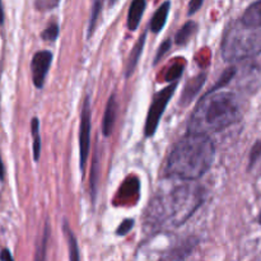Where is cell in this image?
<instances>
[{
    "mask_svg": "<svg viewBox=\"0 0 261 261\" xmlns=\"http://www.w3.org/2000/svg\"><path fill=\"white\" fill-rule=\"evenodd\" d=\"M184 71V66L182 65H175L168 70L167 75H166V81L167 82H172V81H177L180 78V75L182 74Z\"/></svg>",
    "mask_w": 261,
    "mask_h": 261,
    "instance_id": "20",
    "label": "cell"
},
{
    "mask_svg": "<svg viewBox=\"0 0 261 261\" xmlns=\"http://www.w3.org/2000/svg\"><path fill=\"white\" fill-rule=\"evenodd\" d=\"M116 98H115V96L112 94V96L110 97L109 102H107L106 110H105L103 121H102V133H103L105 137H110V135H111L112 129H114L115 125V119H116Z\"/></svg>",
    "mask_w": 261,
    "mask_h": 261,
    "instance_id": "10",
    "label": "cell"
},
{
    "mask_svg": "<svg viewBox=\"0 0 261 261\" xmlns=\"http://www.w3.org/2000/svg\"><path fill=\"white\" fill-rule=\"evenodd\" d=\"M59 0H37L36 7L38 9H50V8H55L58 5Z\"/></svg>",
    "mask_w": 261,
    "mask_h": 261,
    "instance_id": "24",
    "label": "cell"
},
{
    "mask_svg": "<svg viewBox=\"0 0 261 261\" xmlns=\"http://www.w3.org/2000/svg\"><path fill=\"white\" fill-rule=\"evenodd\" d=\"M203 203L200 188L184 186L173 191L167 204V216L175 226L185 223Z\"/></svg>",
    "mask_w": 261,
    "mask_h": 261,
    "instance_id": "4",
    "label": "cell"
},
{
    "mask_svg": "<svg viewBox=\"0 0 261 261\" xmlns=\"http://www.w3.org/2000/svg\"><path fill=\"white\" fill-rule=\"evenodd\" d=\"M64 232H65L66 240H68L69 250H70V260H79V252H78V245H76V240L74 237L73 232L69 228L68 224H64Z\"/></svg>",
    "mask_w": 261,
    "mask_h": 261,
    "instance_id": "17",
    "label": "cell"
},
{
    "mask_svg": "<svg viewBox=\"0 0 261 261\" xmlns=\"http://www.w3.org/2000/svg\"><path fill=\"white\" fill-rule=\"evenodd\" d=\"M242 23L250 27H261V0L252 3L242 15Z\"/></svg>",
    "mask_w": 261,
    "mask_h": 261,
    "instance_id": "12",
    "label": "cell"
},
{
    "mask_svg": "<svg viewBox=\"0 0 261 261\" xmlns=\"http://www.w3.org/2000/svg\"><path fill=\"white\" fill-rule=\"evenodd\" d=\"M214 155L216 149L209 135L189 132L173 147L166 163V175L181 180H198L212 167Z\"/></svg>",
    "mask_w": 261,
    "mask_h": 261,
    "instance_id": "1",
    "label": "cell"
},
{
    "mask_svg": "<svg viewBox=\"0 0 261 261\" xmlns=\"http://www.w3.org/2000/svg\"><path fill=\"white\" fill-rule=\"evenodd\" d=\"M260 221H261V216H260Z\"/></svg>",
    "mask_w": 261,
    "mask_h": 261,
    "instance_id": "30",
    "label": "cell"
},
{
    "mask_svg": "<svg viewBox=\"0 0 261 261\" xmlns=\"http://www.w3.org/2000/svg\"><path fill=\"white\" fill-rule=\"evenodd\" d=\"M170 46H171V41H166V42H163L162 45H161V48L158 50L157 56H155V60H154L155 64H157L158 61L161 60V58H162V56L165 55L168 50H170Z\"/></svg>",
    "mask_w": 261,
    "mask_h": 261,
    "instance_id": "26",
    "label": "cell"
},
{
    "mask_svg": "<svg viewBox=\"0 0 261 261\" xmlns=\"http://www.w3.org/2000/svg\"><path fill=\"white\" fill-rule=\"evenodd\" d=\"M0 180H4V165H3L2 157H0Z\"/></svg>",
    "mask_w": 261,
    "mask_h": 261,
    "instance_id": "29",
    "label": "cell"
},
{
    "mask_svg": "<svg viewBox=\"0 0 261 261\" xmlns=\"http://www.w3.org/2000/svg\"><path fill=\"white\" fill-rule=\"evenodd\" d=\"M89 144H91V103L89 98L84 99L81 114V130H79V152H81V170L84 172L88 160Z\"/></svg>",
    "mask_w": 261,
    "mask_h": 261,
    "instance_id": "6",
    "label": "cell"
},
{
    "mask_svg": "<svg viewBox=\"0 0 261 261\" xmlns=\"http://www.w3.org/2000/svg\"><path fill=\"white\" fill-rule=\"evenodd\" d=\"M0 260H13V256L10 255V252L8 250H3L0 252Z\"/></svg>",
    "mask_w": 261,
    "mask_h": 261,
    "instance_id": "27",
    "label": "cell"
},
{
    "mask_svg": "<svg viewBox=\"0 0 261 261\" xmlns=\"http://www.w3.org/2000/svg\"><path fill=\"white\" fill-rule=\"evenodd\" d=\"M145 5H147L145 0H133L129 8V13H127V28L130 31H135L139 27L143 13L145 10Z\"/></svg>",
    "mask_w": 261,
    "mask_h": 261,
    "instance_id": "9",
    "label": "cell"
},
{
    "mask_svg": "<svg viewBox=\"0 0 261 261\" xmlns=\"http://www.w3.org/2000/svg\"><path fill=\"white\" fill-rule=\"evenodd\" d=\"M53 61V54L47 50L38 51L33 55L31 61V71H32V81L37 88H42L45 84L46 75L50 69Z\"/></svg>",
    "mask_w": 261,
    "mask_h": 261,
    "instance_id": "7",
    "label": "cell"
},
{
    "mask_svg": "<svg viewBox=\"0 0 261 261\" xmlns=\"http://www.w3.org/2000/svg\"><path fill=\"white\" fill-rule=\"evenodd\" d=\"M133 226H134V221H133V219H125V221L120 224L119 228H117L116 233L119 234V236H125V234L129 233V231H132Z\"/></svg>",
    "mask_w": 261,
    "mask_h": 261,
    "instance_id": "21",
    "label": "cell"
},
{
    "mask_svg": "<svg viewBox=\"0 0 261 261\" xmlns=\"http://www.w3.org/2000/svg\"><path fill=\"white\" fill-rule=\"evenodd\" d=\"M204 83H205V74H200V75L191 79V81L186 84L185 89H184V93L182 96H181V105L188 106V105L193 101L194 97L199 93V91L203 88Z\"/></svg>",
    "mask_w": 261,
    "mask_h": 261,
    "instance_id": "8",
    "label": "cell"
},
{
    "mask_svg": "<svg viewBox=\"0 0 261 261\" xmlns=\"http://www.w3.org/2000/svg\"><path fill=\"white\" fill-rule=\"evenodd\" d=\"M196 30V23L195 22H188L182 25L180 31L176 35V43L177 45H185L189 42V40L191 38L193 33Z\"/></svg>",
    "mask_w": 261,
    "mask_h": 261,
    "instance_id": "15",
    "label": "cell"
},
{
    "mask_svg": "<svg viewBox=\"0 0 261 261\" xmlns=\"http://www.w3.org/2000/svg\"><path fill=\"white\" fill-rule=\"evenodd\" d=\"M203 2H204V0H190V4H189L188 14L189 15L195 14V13L198 12L199 9H200L201 5H203Z\"/></svg>",
    "mask_w": 261,
    "mask_h": 261,
    "instance_id": "25",
    "label": "cell"
},
{
    "mask_svg": "<svg viewBox=\"0 0 261 261\" xmlns=\"http://www.w3.org/2000/svg\"><path fill=\"white\" fill-rule=\"evenodd\" d=\"M97 155L94 157L93 161V166H92V175H91V191H92V195L94 198V193H96V182H97V175H98V170H97Z\"/></svg>",
    "mask_w": 261,
    "mask_h": 261,
    "instance_id": "22",
    "label": "cell"
},
{
    "mask_svg": "<svg viewBox=\"0 0 261 261\" xmlns=\"http://www.w3.org/2000/svg\"><path fill=\"white\" fill-rule=\"evenodd\" d=\"M31 132L33 138V158L35 161L40 160L41 154V137H40V121L37 117H33L31 121Z\"/></svg>",
    "mask_w": 261,
    "mask_h": 261,
    "instance_id": "14",
    "label": "cell"
},
{
    "mask_svg": "<svg viewBox=\"0 0 261 261\" xmlns=\"http://www.w3.org/2000/svg\"><path fill=\"white\" fill-rule=\"evenodd\" d=\"M144 43H145V33L139 38V41L137 42V45L134 46L133 48L132 54H130V58H129V63H127V70H126V76H129L130 74L134 71L135 66H137L138 61H139L140 55H142V51L143 47H144Z\"/></svg>",
    "mask_w": 261,
    "mask_h": 261,
    "instance_id": "13",
    "label": "cell"
},
{
    "mask_svg": "<svg viewBox=\"0 0 261 261\" xmlns=\"http://www.w3.org/2000/svg\"><path fill=\"white\" fill-rule=\"evenodd\" d=\"M260 155H261V140L252 147L251 154H250V167H251V166L259 160Z\"/></svg>",
    "mask_w": 261,
    "mask_h": 261,
    "instance_id": "23",
    "label": "cell"
},
{
    "mask_svg": "<svg viewBox=\"0 0 261 261\" xmlns=\"http://www.w3.org/2000/svg\"><path fill=\"white\" fill-rule=\"evenodd\" d=\"M102 9V0H94L93 7H92V13H91V22H89V28H88V36H91L93 33L94 28H96L97 19H98V15L101 13Z\"/></svg>",
    "mask_w": 261,
    "mask_h": 261,
    "instance_id": "18",
    "label": "cell"
},
{
    "mask_svg": "<svg viewBox=\"0 0 261 261\" xmlns=\"http://www.w3.org/2000/svg\"><path fill=\"white\" fill-rule=\"evenodd\" d=\"M261 53V27L233 23L226 30L222 41V55L228 63L251 58Z\"/></svg>",
    "mask_w": 261,
    "mask_h": 261,
    "instance_id": "3",
    "label": "cell"
},
{
    "mask_svg": "<svg viewBox=\"0 0 261 261\" xmlns=\"http://www.w3.org/2000/svg\"><path fill=\"white\" fill-rule=\"evenodd\" d=\"M176 87H177V82H173L172 84H170V86L163 88L161 92H158L154 96V98H153V102L150 105L149 111H148L147 115V121H145L144 132L147 137H152L155 133V130H157L161 117H162L170 99L172 98L173 93L176 91Z\"/></svg>",
    "mask_w": 261,
    "mask_h": 261,
    "instance_id": "5",
    "label": "cell"
},
{
    "mask_svg": "<svg viewBox=\"0 0 261 261\" xmlns=\"http://www.w3.org/2000/svg\"><path fill=\"white\" fill-rule=\"evenodd\" d=\"M4 23V9H3V3L0 0V25Z\"/></svg>",
    "mask_w": 261,
    "mask_h": 261,
    "instance_id": "28",
    "label": "cell"
},
{
    "mask_svg": "<svg viewBox=\"0 0 261 261\" xmlns=\"http://www.w3.org/2000/svg\"><path fill=\"white\" fill-rule=\"evenodd\" d=\"M139 193V181L138 178H127L125 181L124 185L120 188V195H121V199H129L130 194H137Z\"/></svg>",
    "mask_w": 261,
    "mask_h": 261,
    "instance_id": "16",
    "label": "cell"
},
{
    "mask_svg": "<svg viewBox=\"0 0 261 261\" xmlns=\"http://www.w3.org/2000/svg\"><path fill=\"white\" fill-rule=\"evenodd\" d=\"M170 7H171V3L165 2L163 4H161V7L158 8L157 10H155L152 20H150V31H152V32L158 33L163 30L166 22H167Z\"/></svg>",
    "mask_w": 261,
    "mask_h": 261,
    "instance_id": "11",
    "label": "cell"
},
{
    "mask_svg": "<svg viewBox=\"0 0 261 261\" xmlns=\"http://www.w3.org/2000/svg\"><path fill=\"white\" fill-rule=\"evenodd\" d=\"M59 35V25L58 23L53 22L51 24H48V27L46 28L45 31L42 32V38L46 41H55L56 37Z\"/></svg>",
    "mask_w": 261,
    "mask_h": 261,
    "instance_id": "19",
    "label": "cell"
},
{
    "mask_svg": "<svg viewBox=\"0 0 261 261\" xmlns=\"http://www.w3.org/2000/svg\"><path fill=\"white\" fill-rule=\"evenodd\" d=\"M240 120V107L234 94L211 91L196 105L189 121V132L209 135L221 132Z\"/></svg>",
    "mask_w": 261,
    "mask_h": 261,
    "instance_id": "2",
    "label": "cell"
}]
</instances>
